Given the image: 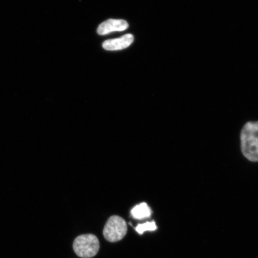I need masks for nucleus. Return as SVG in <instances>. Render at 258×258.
I'll return each instance as SVG.
<instances>
[{
    "mask_svg": "<svg viewBox=\"0 0 258 258\" xmlns=\"http://www.w3.org/2000/svg\"><path fill=\"white\" fill-rule=\"evenodd\" d=\"M240 140L243 156L253 162L258 161V121L248 122L244 125Z\"/></svg>",
    "mask_w": 258,
    "mask_h": 258,
    "instance_id": "1",
    "label": "nucleus"
},
{
    "mask_svg": "<svg viewBox=\"0 0 258 258\" xmlns=\"http://www.w3.org/2000/svg\"><path fill=\"white\" fill-rule=\"evenodd\" d=\"M99 248L98 238L91 234L79 235L73 243V249L77 255L83 258L95 256L98 253Z\"/></svg>",
    "mask_w": 258,
    "mask_h": 258,
    "instance_id": "2",
    "label": "nucleus"
},
{
    "mask_svg": "<svg viewBox=\"0 0 258 258\" xmlns=\"http://www.w3.org/2000/svg\"><path fill=\"white\" fill-rule=\"evenodd\" d=\"M127 231V227L124 219L114 215L106 222L103 234L106 240L114 243L122 240Z\"/></svg>",
    "mask_w": 258,
    "mask_h": 258,
    "instance_id": "3",
    "label": "nucleus"
},
{
    "mask_svg": "<svg viewBox=\"0 0 258 258\" xmlns=\"http://www.w3.org/2000/svg\"><path fill=\"white\" fill-rule=\"evenodd\" d=\"M128 27L127 22L122 19H108L99 26L97 32L99 35H105L114 31H123Z\"/></svg>",
    "mask_w": 258,
    "mask_h": 258,
    "instance_id": "4",
    "label": "nucleus"
},
{
    "mask_svg": "<svg viewBox=\"0 0 258 258\" xmlns=\"http://www.w3.org/2000/svg\"><path fill=\"white\" fill-rule=\"evenodd\" d=\"M134 40V37L133 35L127 34L120 38L106 40L104 42L102 46L106 50L114 51L122 50L130 46L133 43Z\"/></svg>",
    "mask_w": 258,
    "mask_h": 258,
    "instance_id": "5",
    "label": "nucleus"
},
{
    "mask_svg": "<svg viewBox=\"0 0 258 258\" xmlns=\"http://www.w3.org/2000/svg\"><path fill=\"white\" fill-rule=\"evenodd\" d=\"M152 211L147 203H142L138 205L131 211L132 217L137 219H143L150 218Z\"/></svg>",
    "mask_w": 258,
    "mask_h": 258,
    "instance_id": "6",
    "label": "nucleus"
},
{
    "mask_svg": "<svg viewBox=\"0 0 258 258\" xmlns=\"http://www.w3.org/2000/svg\"><path fill=\"white\" fill-rule=\"evenodd\" d=\"M136 231L139 234H143L147 231H153L157 230V226L155 222H147L146 223L139 224L136 227Z\"/></svg>",
    "mask_w": 258,
    "mask_h": 258,
    "instance_id": "7",
    "label": "nucleus"
}]
</instances>
